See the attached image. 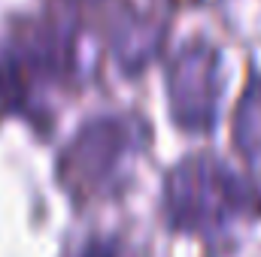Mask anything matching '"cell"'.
<instances>
[{
    "instance_id": "6da1fadb",
    "label": "cell",
    "mask_w": 261,
    "mask_h": 257,
    "mask_svg": "<svg viewBox=\"0 0 261 257\" xmlns=\"http://www.w3.org/2000/svg\"><path fill=\"white\" fill-rule=\"evenodd\" d=\"M164 209L176 230H216L234 218L258 215L261 194L213 154L179 160L164 182Z\"/></svg>"
},
{
    "instance_id": "7a4b0ae2",
    "label": "cell",
    "mask_w": 261,
    "mask_h": 257,
    "mask_svg": "<svg viewBox=\"0 0 261 257\" xmlns=\"http://www.w3.org/2000/svg\"><path fill=\"white\" fill-rule=\"evenodd\" d=\"M73 70V37L61 24H40L0 55V103L21 115H40L49 91Z\"/></svg>"
},
{
    "instance_id": "3957f363",
    "label": "cell",
    "mask_w": 261,
    "mask_h": 257,
    "mask_svg": "<svg viewBox=\"0 0 261 257\" xmlns=\"http://www.w3.org/2000/svg\"><path fill=\"white\" fill-rule=\"evenodd\" d=\"M137 145H140L137 124L116 115L94 118L82 124L79 133L67 142L58 160V179L67 194H73L76 200L113 191Z\"/></svg>"
},
{
    "instance_id": "277c9868",
    "label": "cell",
    "mask_w": 261,
    "mask_h": 257,
    "mask_svg": "<svg viewBox=\"0 0 261 257\" xmlns=\"http://www.w3.org/2000/svg\"><path fill=\"white\" fill-rule=\"evenodd\" d=\"M222 97V55L213 43H186L167 67V103L182 130L206 133L216 124Z\"/></svg>"
},
{
    "instance_id": "5b68a950",
    "label": "cell",
    "mask_w": 261,
    "mask_h": 257,
    "mask_svg": "<svg viewBox=\"0 0 261 257\" xmlns=\"http://www.w3.org/2000/svg\"><path fill=\"white\" fill-rule=\"evenodd\" d=\"M234 142L249 160L261 157V79L249 82V88H246V94H243V100L237 106Z\"/></svg>"
},
{
    "instance_id": "8992f818",
    "label": "cell",
    "mask_w": 261,
    "mask_h": 257,
    "mask_svg": "<svg viewBox=\"0 0 261 257\" xmlns=\"http://www.w3.org/2000/svg\"><path fill=\"white\" fill-rule=\"evenodd\" d=\"M73 257H122L116 239H88Z\"/></svg>"
}]
</instances>
